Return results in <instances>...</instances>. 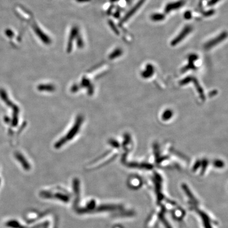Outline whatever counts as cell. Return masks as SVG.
Wrapping results in <instances>:
<instances>
[{"label":"cell","mask_w":228,"mask_h":228,"mask_svg":"<svg viewBox=\"0 0 228 228\" xmlns=\"http://www.w3.org/2000/svg\"><path fill=\"white\" fill-rule=\"evenodd\" d=\"M193 30V26L191 25H186L183 27L181 31L179 32L178 34L174 38V39L171 40L170 42L172 47H175L177 45H179L181 43L184 39H186L189 36Z\"/></svg>","instance_id":"cell-1"},{"label":"cell","mask_w":228,"mask_h":228,"mask_svg":"<svg viewBox=\"0 0 228 228\" xmlns=\"http://www.w3.org/2000/svg\"><path fill=\"white\" fill-rule=\"evenodd\" d=\"M227 31H223L218 36L207 41L204 45V48L206 50L211 49L224 41L227 38Z\"/></svg>","instance_id":"cell-2"},{"label":"cell","mask_w":228,"mask_h":228,"mask_svg":"<svg viewBox=\"0 0 228 228\" xmlns=\"http://www.w3.org/2000/svg\"><path fill=\"white\" fill-rule=\"evenodd\" d=\"M185 3V0H177L168 3L164 7V12L165 13H170L173 11L178 10L184 6Z\"/></svg>","instance_id":"cell-3"},{"label":"cell","mask_w":228,"mask_h":228,"mask_svg":"<svg viewBox=\"0 0 228 228\" xmlns=\"http://www.w3.org/2000/svg\"><path fill=\"white\" fill-rule=\"evenodd\" d=\"M146 0H138L136 3L135 4V5L133 6L132 8L125 16L124 18L123 19L122 22H126L131 18H132L133 16H134L135 13L138 12L139 9H140V8L142 6L143 4L146 2Z\"/></svg>","instance_id":"cell-4"},{"label":"cell","mask_w":228,"mask_h":228,"mask_svg":"<svg viewBox=\"0 0 228 228\" xmlns=\"http://www.w3.org/2000/svg\"><path fill=\"white\" fill-rule=\"evenodd\" d=\"M78 33V29L77 27H73L70 32V36H69V39L68 41V51H70L71 46L73 45V41L74 39H75L76 37L77 36Z\"/></svg>","instance_id":"cell-5"},{"label":"cell","mask_w":228,"mask_h":228,"mask_svg":"<svg viewBox=\"0 0 228 228\" xmlns=\"http://www.w3.org/2000/svg\"><path fill=\"white\" fill-rule=\"evenodd\" d=\"M150 19L151 21L155 22H158L164 21L165 19V15L164 13H152L150 16Z\"/></svg>","instance_id":"cell-6"},{"label":"cell","mask_w":228,"mask_h":228,"mask_svg":"<svg viewBox=\"0 0 228 228\" xmlns=\"http://www.w3.org/2000/svg\"><path fill=\"white\" fill-rule=\"evenodd\" d=\"M35 31H36V34L40 37V39H41L42 41H43L44 42V43H46V44L49 43L50 40L49 37L46 35H45L44 33L43 32H42L39 28L36 27L35 28Z\"/></svg>","instance_id":"cell-7"},{"label":"cell","mask_w":228,"mask_h":228,"mask_svg":"<svg viewBox=\"0 0 228 228\" xmlns=\"http://www.w3.org/2000/svg\"><path fill=\"white\" fill-rule=\"evenodd\" d=\"M122 53V50L120 49H117L115 50L114 51L112 52V54L110 55V58H115V57L119 56V55H121Z\"/></svg>","instance_id":"cell-8"},{"label":"cell","mask_w":228,"mask_h":228,"mask_svg":"<svg viewBox=\"0 0 228 228\" xmlns=\"http://www.w3.org/2000/svg\"><path fill=\"white\" fill-rule=\"evenodd\" d=\"M192 18V15L191 12H187L184 14V18L187 20H189Z\"/></svg>","instance_id":"cell-9"},{"label":"cell","mask_w":228,"mask_h":228,"mask_svg":"<svg viewBox=\"0 0 228 228\" xmlns=\"http://www.w3.org/2000/svg\"><path fill=\"white\" fill-rule=\"evenodd\" d=\"M214 13V10H211L205 12L204 13V14L205 16H212Z\"/></svg>","instance_id":"cell-10"},{"label":"cell","mask_w":228,"mask_h":228,"mask_svg":"<svg viewBox=\"0 0 228 228\" xmlns=\"http://www.w3.org/2000/svg\"><path fill=\"white\" fill-rule=\"evenodd\" d=\"M220 0H210L208 3V5L213 6V5H215V4L217 3Z\"/></svg>","instance_id":"cell-11"},{"label":"cell","mask_w":228,"mask_h":228,"mask_svg":"<svg viewBox=\"0 0 228 228\" xmlns=\"http://www.w3.org/2000/svg\"><path fill=\"white\" fill-rule=\"evenodd\" d=\"M5 33H6V34L8 36H9V37H11V36H13V32L12 31H11V30H6V32H5Z\"/></svg>","instance_id":"cell-12"}]
</instances>
